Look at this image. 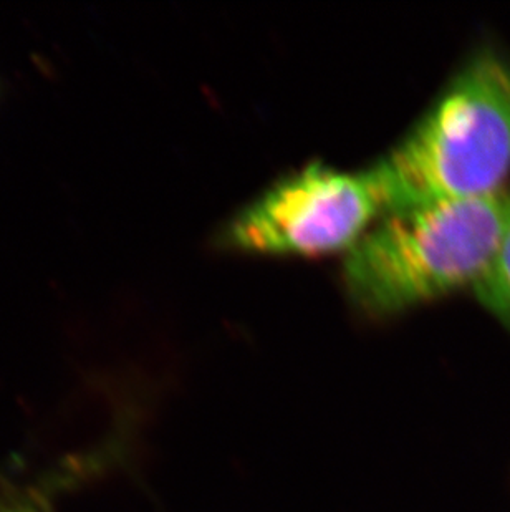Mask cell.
Instances as JSON below:
<instances>
[{
	"instance_id": "cell-2",
	"label": "cell",
	"mask_w": 510,
	"mask_h": 512,
	"mask_svg": "<svg viewBox=\"0 0 510 512\" xmlns=\"http://www.w3.org/2000/svg\"><path fill=\"white\" fill-rule=\"evenodd\" d=\"M386 213L507 188L510 63L472 55L403 138L370 166Z\"/></svg>"
},
{
	"instance_id": "cell-1",
	"label": "cell",
	"mask_w": 510,
	"mask_h": 512,
	"mask_svg": "<svg viewBox=\"0 0 510 512\" xmlns=\"http://www.w3.org/2000/svg\"><path fill=\"white\" fill-rule=\"evenodd\" d=\"M510 228V188L386 213L343 261L342 284L366 319H391L476 287Z\"/></svg>"
},
{
	"instance_id": "cell-3",
	"label": "cell",
	"mask_w": 510,
	"mask_h": 512,
	"mask_svg": "<svg viewBox=\"0 0 510 512\" xmlns=\"http://www.w3.org/2000/svg\"><path fill=\"white\" fill-rule=\"evenodd\" d=\"M383 214L370 168L345 171L315 161L237 211L217 234V246L259 256H328L352 251Z\"/></svg>"
},
{
	"instance_id": "cell-4",
	"label": "cell",
	"mask_w": 510,
	"mask_h": 512,
	"mask_svg": "<svg viewBox=\"0 0 510 512\" xmlns=\"http://www.w3.org/2000/svg\"><path fill=\"white\" fill-rule=\"evenodd\" d=\"M477 299L510 332V228L491 267L474 287Z\"/></svg>"
}]
</instances>
